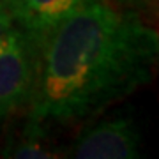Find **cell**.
<instances>
[{
  "label": "cell",
  "mask_w": 159,
  "mask_h": 159,
  "mask_svg": "<svg viewBox=\"0 0 159 159\" xmlns=\"http://www.w3.org/2000/svg\"><path fill=\"white\" fill-rule=\"evenodd\" d=\"M39 50L21 29L0 37V120L29 106L37 74Z\"/></svg>",
  "instance_id": "cell-2"
},
{
  "label": "cell",
  "mask_w": 159,
  "mask_h": 159,
  "mask_svg": "<svg viewBox=\"0 0 159 159\" xmlns=\"http://www.w3.org/2000/svg\"><path fill=\"white\" fill-rule=\"evenodd\" d=\"M157 48L156 30L134 12L81 0L39 50L27 122L94 117L150 81Z\"/></svg>",
  "instance_id": "cell-1"
},
{
  "label": "cell",
  "mask_w": 159,
  "mask_h": 159,
  "mask_svg": "<svg viewBox=\"0 0 159 159\" xmlns=\"http://www.w3.org/2000/svg\"><path fill=\"white\" fill-rule=\"evenodd\" d=\"M81 4V0H9L14 23L43 48L53 30Z\"/></svg>",
  "instance_id": "cell-4"
},
{
  "label": "cell",
  "mask_w": 159,
  "mask_h": 159,
  "mask_svg": "<svg viewBox=\"0 0 159 159\" xmlns=\"http://www.w3.org/2000/svg\"><path fill=\"white\" fill-rule=\"evenodd\" d=\"M14 16H12L11 6H9V0H0V37L14 29Z\"/></svg>",
  "instance_id": "cell-6"
},
{
  "label": "cell",
  "mask_w": 159,
  "mask_h": 159,
  "mask_svg": "<svg viewBox=\"0 0 159 159\" xmlns=\"http://www.w3.org/2000/svg\"><path fill=\"white\" fill-rule=\"evenodd\" d=\"M113 4H117V6H138V4H142V2H145V0H111Z\"/></svg>",
  "instance_id": "cell-7"
},
{
  "label": "cell",
  "mask_w": 159,
  "mask_h": 159,
  "mask_svg": "<svg viewBox=\"0 0 159 159\" xmlns=\"http://www.w3.org/2000/svg\"><path fill=\"white\" fill-rule=\"evenodd\" d=\"M73 156L80 159H136L140 134L129 117H111L97 122L76 140Z\"/></svg>",
  "instance_id": "cell-3"
},
{
  "label": "cell",
  "mask_w": 159,
  "mask_h": 159,
  "mask_svg": "<svg viewBox=\"0 0 159 159\" xmlns=\"http://www.w3.org/2000/svg\"><path fill=\"white\" fill-rule=\"evenodd\" d=\"M6 156L20 159H51L57 157L53 148L48 147L44 136H43V125L27 122L23 136L18 140L16 145L7 148Z\"/></svg>",
  "instance_id": "cell-5"
}]
</instances>
